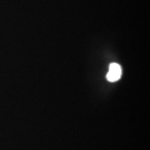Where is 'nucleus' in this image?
<instances>
[{
    "label": "nucleus",
    "instance_id": "1",
    "mask_svg": "<svg viewBox=\"0 0 150 150\" xmlns=\"http://www.w3.org/2000/svg\"><path fill=\"white\" fill-rule=\"evenodd\" d=\"M122 69L117 63H111L109 66V70L106 74V79L110 82L117 81L120 79Z\"/></svg>",
    "mask_w": 150,
    "mask_h": 150
}]
</instances>
